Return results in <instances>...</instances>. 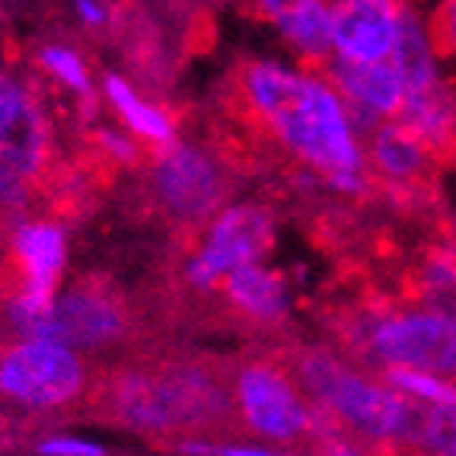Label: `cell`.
Instances as JSON below:
<instances>
[{"label": "cell", "instance_id": "obj_1", "mask_svg": "<svg viewBox=\"0 0 456 456\" xmlns=\"http://www.w3.org/2000/svg\"><path fill=\"white\" fill-rule=\"evenodd\" d=\"M224 93L217 144L230 167L252 169L281 157L345 195L377 189L364 141L326 77L274 61H240Z\"/></svg>", "mask_w": 456, "mask_h": 456}, {"label": "cell", "instance_id": "obj_2", "mask_svg": "<svg viewBox=\"0 0 456 456\" xmlns=\"http://www.w3.org/2000/svg\"><path fill=\"white\" fill-rule=\"evenodd\" d=\"M86 409L109 425L147 437L205 441L240 437L230 393V367L205 358H167L147 364H122L90 387Z\"/></svg>", "mask_w": 456, "mask_h": 456}, {"label": "cell", "instance_id": "obj_3", "mask_svg": "<svg viewBox=\"0 0 456 456\" xmlns=\"http://www.w3.org/2000/svg\"><path fill=\"white\" fill-rule=\"evenodd\" d=\"M284 361L310 403L329 409L348 428L361 453H419L428 403L393 389L380 373L351 364L338 351L294 345L284 351Z\"/></svg>", "mask_w": 456, "mask_h": 456}, {"label": "cell", "instance_id": "obj_4", "mask_svg": "<svg viewBox=\"0 0 456 456\" xmlns=\"http://www.w3.org/2000/svg\"><path fill=\"white\" fill-rule=\"evenodd\" d=\"M332 329L345 354L373 373L399 364L456 380V316L421 306H389L387 297H370L342 306Z\"/></svg>", "mask_w": 456, "mask_h": 456}, {"label": "cell", "instance_id": "obj_5", "mask_svg": "<svg viewBox=\"0 0 456 456\" xmlns=\"http://www.w3.org/2000/svg\"><path fill=\"white\" fill-rule=\"evenodd\" d=\"M230 393L236 425L246 437H259L274 453L310 450L313 403L284 354H252L230 367Z\"/></svg>", "mask_w": 456, "mask_h": 456}, {"label": "cell", "instance_id": "obj_6", "mask_svg": "<svg viewBox=\"0 0 456 456\" xmlns=\"http://www.w3.org/2000/svg\"><path fill=\"white\" fill-rule=\"evenodd\" d=\"M230 169L233 167L221 153H211L198 144L169 141L157 147L147 169L153 211L191 240L198 230L211 224L214 214L227 208L233 189Z\"/></svg>", "mask_w": 456, "mask_h": 456}, {"label": "cell", "instance_id": "obj_7", "mask_svg": "<svg viewBox=\"0 0 456 456\" xmlns=\"http://www.w3.org/2000/svg\"><path fill=\"white\" fill-rule=\"evenodd\" d=\"M90 370L80 351L52 338H20L0 348V399L29 411H54L84 403Z\"/></svg>", "mask_w": 456, "mask_h": 456}, {"label": "cell", "instance_id": "obj_8", "mask_svg": "<svg viewBox=\"0 0 456 456\" xmlns=\"http://www.w3.org/2000/svg\"><path fill=\"white\" fill-rule=\"evenodd\" d=\"M274 243V217L262 205H233L211 217L201 243L183 262V281L195 294H208L227 272L259 262Z\"/></svg>", "mask_w": 456, "mask_h": 456}, {"label": "cell", "instance_id": "obj_9", "mask_svg": "<svg viewBox=\"0 0 456 456\" xmlns=\"http://www.w3.org/2000/svg\"><path fill=\"white\" fill-rule=\"evenodd\" d=\"M131 335V310L125 297L96 278L77 281L54 300L48 320L26 332V338H52L77 351H102Z\"/></svg>", "mask_w": 456, "mask_h": 456}, {"label": "cell", "instance_id": "obj_10", "mask_svg": "<svg viewBox=\"0 0 456 456\" xmlns=\"http://www.w3.org/2000/svg\"><path fill=\"white\" fill-rule=\"evenodd\" d=\"M361 141H364V157L373 183L389 191L395 201L415 205L431 195L437 160L399 118H380Z\"/></svg>", "mask_w": 456, "mask_h": 456}, {"label": "cell", "instance_id": "obj_11", "mask_svg": "<svg viewBox=\"0 0 456 456\" xmlns=\"http://www.w3.org/2000/svg\"><path fill=\"white\" fill-rule=\"evenodd\" d=\"M313 74L326 77L335 86V93L342 96L345 109L351 115V125L361 137L380 122V118H395V112L403 109L405 84L399 77V68L393 58H380V61H348L338 54H329L326 61L313 64Z\"/></svg>", "mask_w": 456, "mask_h": 456}, {"label": "cell", "instance_id": "obj_12", "mask_svg": "<svg viewBox=\"0 0 456 456\" xmlns=\"http://www.w3.org/2000/svg\"><path fill=\"white\" fill-rule=\"evenodd\" d=\"M403 0H335L332 4V54L348 61L389 58L399 29Z\"/></svg>", "mask_w": 456, "mask_h": 456}, {"label": "cell", "instance_id": "obj_13", "mask_svg": "<svg viewBox=\"0 0 456 456\" xmlns=\"http://www.w3.org/2000/svg\"><path fill=\"white\" fill-rule=\"evenodd\" d=\"M217 288H221L224 304L230 306V316L249 326L272 329L288 320L290 294L281 272H272L259 262H246L224 274Z\"/></svg>", "mask_w": 456, "mask_h": 456}, {"label": "cell", "instance_id": "obj_14", "mask_svg": "<svg viewBox=\"0 0 456 456\" xmlns=\"http://www.w3.org/2000/svg\"><path fill=\"white\" fill-rule=\"evenodd\" d=\"M399 294L409 306L456 316V233L437 236L409 259Z\"/></svg>", "mask_w": 456, "mask_h": 456}, {"label": "cell", "instance_id": "obj_15", "mask_svg": "<svg viewBox=\"0 0 456 456\" xmlns=\"http://www.w3.org/2000/svg\"><path fill=\"white\" fill-rule=\"evenodd\" d=\"M252 10L288 38L306 68L326 61L332 54L329 0H252Z\"/></svg>", "mask_w": 456, "mask_h": 456}, {"label": "cell", "instance_id": "obj_16", "mask_svg": "<svg viewBox=\"0 0 456 456\" xmlns=\"http://www.w3.org/2000/svg\"><path fill=\"white\" fill-rule=\"evenodd\" d=\"M393 64L399 68L405 93L431 86L434 80H441L437 74V52H434L431 29L421 23V16L415 7H409L403 0L399 7V29H395V45L389 52Z\"/></svg>", "mask_w": 456, "mask_h": 456}, {"label": "cell", "instance_id": "obj_17", "mask_svg": "<svg viewBox=\"0 0 456 456\" xmlns=\"http://www.w3.org/2000/svg\"><path fill=\"white\" fill-rule=\"evenodd\" d=\"M106 99L112 102V109L118 112L125 125L131 128V134L147 141L151 147H163L169 141H175V118L160 106H151L137 96L134 86L122 77H106Z\"/></svg>", "mask_w": 456, "mask_h": 456}, {"label": "cell", "instance_id": "obj_18", "mask_svg": "<svg viewBox=\"0 0 456 456\" xmlns=\"http://www.w3.org/2000/svg\"><path fill=\"white\" fill-rule=\"evenodd\" d=\"M377 373H380L393 389L411 395V399H421V403H428V405L456 403V380H447L441 373L419 370V367H399V364L380 367Z\"/></svg>", "mask_w": 456, "mask_h": 456}, {"label": "cell", "instance_id": "obj_19", "mask_svg": "<svg viewBox=\"0 0 456 456\" xmlns=\"http://www.w3.org/2000/svg\"><path fill=\"white\" fill-rule=\"evenodd\" d=\"M38 61L48 74H54L68 86L70 93H80V96L90 99L93 96V80H90V70H86L84 58L74 52V48H64V45H45L38 52Z\"/></svg>", "mask_w": 456, "mask_h": 456}, {"label": "cell", "instance_id": "obj_20", "mask_svg": "<svg viewBox=\"0 0 456 456\" xmlns=\"http://www.w3.org/2000/svg\"><path fill=\"white\" fill-rule=\"evenodd\" d=\"M419 453H447L456 456V403L428 405L425 425H421Z\"/></svg>", "mask_w": 456, "mask_h": 456}, {"label": "cell", "instance_id": "obj_21", "mask_svg": "<svg viewBox=\"0 0 456 456\" xmlns=\"http://www.w3.org/2000/svg\"><path fill=\"white\" fill-rule=\"evenodd\" d=\"M90 157H96L102 167H131L144 157L141 144H137L134 137L122 134V131H96L90 137Z\"/></svg>", "mask_w": 456, "mask_h": 456}, {"label": "cell", "instance_id": "obj_22", "mask_svg": "<svg viewBox=\"0 0 456 456\" xmlns=\"http://www.w3.org/2000/svg\"><path fill=\"white\" fill-rule=\"evenodd\" d=\"M434 52L456 54V0H441V7L431 20Z\"/></svg>", "mask_w": 456, "mask_h": 456}, {"label": "cell", "instance_id": "obj_23", "mask_svg": "<svg viewBox=\"0 0 456 456\" xmlns=\"http://www.w3.org/2000/svg\"><path fill=\"white\" fill-rule=\"evenodd\" d=\"M26 99H29V93H26L23 84H16L13 77L0 74V137L16 122V115L23 112Z\"/></svg>", "mask_w": 456, "mask_h": 456}, {"label": "cell", "instance_id": "obj_24", "mask_svg": "<svg viewBox=\"0 0 456 456\" xmlns=\"http://www.w3.org/2000/svg\"><path fill=\"white\" fill-rule=\"evenodd\" d=\"M38 453H52V456H102L106 447L93 441H80V437H64V434H52L38 444Z\"/></svg>", "mask_w": 456, "mask_h": 456}, {"label": "cell", "instance_id": "obj_25", "mask_svg": "<svg viewBox=\"0 0 456 456\" xmlns=\"http://www.w3.org/2000/svg\"><path fill=\"white\" fill-rule=\"evenodd\" d=\"M77 13L86 26H102L106 23V10L99 7L96 0H77Z\"/></svg>", "mask_w": 456, "mask_h": 456}]
</instances>
